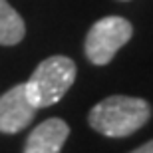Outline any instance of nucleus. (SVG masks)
Wrapping results in <instances>:
<instances>
[{
    "instance_id": "nucleus-1",
    "label": "nucleus",
    "mask_w": 153,
    "mask_h": 153,
    "mask_svg": "<svg viewBox=\"0 0 153 153\" xmlns=\"http://www.w3.org/2000/svg\"><path fill=\"white\" fill-rule=\"evenodd\" d=\"M151 117V108L141 97L111 96L91 108L88 121L105 137H127L141 129Z\"/></svg>"
},
{
    "instance_id": "nucleus-2",
    "label": "nucleus",
    "mask_w": 153,
    "mask_h": 153,
    "mask_svg": "<svg viewBox=\"0 0 153 153\" xmlns=\"http://www.w3.org/2000/svg\"><path fill=\"white\" fill-rule=\"evenodd\" d=\"M76 79V64L66 56H50L38 64L24 84L26 96L36 109L50 108L66 96Z\"/></svg>"
},
{
    "instance_id": "nucleus-3",
    "label": "nucleus",
    "mask_w": 153,
    "mask_h": 153,
    "mask_svg": "<svg viewBox=\"0 0 153 153\" xmlns=\"http://www.w3.org/2000/svg\"><path fill=\"white\" fill-rule=\"evenodd\" d=\"M133 36L131 24L121 16H105L97 20L85 36V56L96 66H105L114 60L117 50Z\"/></svg>"
},
{
    "instance_id": "nucleus-4",
    "label": "nucleus",
    "mask_w": 153,
    "mask_h": 153,
    "mask_svg": "<svg viewBox=\"0 0 153 153\" xmlns=\"http://www.w3.org/2000/svg\"><path fill=\"white\" fill-rule=\"evenodd\" d=\"M38 109L30 103L24 84L14 88L0 96V133H18L24 127H28L34 119Z\"/></svg>"
},
{
    "instance_id": "nucleus-5",
    "label": "nucleus",
    "mask_w": 153,
    "mask_h": 153,
    "mask_svg": "<svg viewBox=\"0 0 153 153\" xmlns=\"http://www.w3.org/2000/svg\"><path fill=\"white\" fill-rule=\"evenodd\" d=\"M70 135L68 123L60 117H50L36 125L28 135L24 153H60Z\"/></svg>"
},
{
    "instance_id": "nucleus-6",
    "label": "nucleus",
    "mask_w": 153,
    "mask_h": 153,
    "mask_svg": "<svg viewBox=\"0 0 153 153\" xmlns=\"http://www.w3.org/2000/svg\"><path fill=\"white\" fill-rule=\"evenodd\" d=\"M26 34L22 16L12 8L6 0H0V44L14 46Z\"/></svg>"
},
{
    "instance_id": "nucleus-7",
    "label": "nucleus",
    "mask_w": 153,
    "mask_h": 153,
    "mask_svg": "<svg viewBox=\"0 0 153 153\" xmlns=\"http://www.w3.org/2000/svg\"><path fill=\"white\" fill-rule=\"evenodd\" d=\"M131 153H153V139H151V141H147V143H143L141 147L133 149Z\"/></svg>"
},
{
    "instance_id": "nucleus-8",
    "label": "nucleus",
    "mask_w": 153,
    "mask_h": 153,
    "mask_svg": "<svg viewBox=\"0 0 153 153\" xmlns=\"http://www.w3.org/2000/svg\"><path fill=\"white\" fill-rule=\"evenodd\" d=\"M123 2H127V0H123Z\"/></svg>"
}]
</instances>
